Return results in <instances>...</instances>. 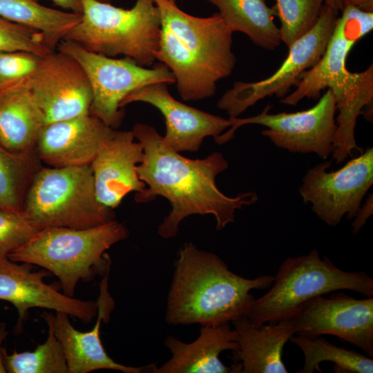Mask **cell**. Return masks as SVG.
Here are the masks:
<instances>
[{"label": "cell", "instance_id": "obj_1", "mask_svg": "<svg viewBox=\"0 0 373 373\" xmlns=\"http://www.w3.org/2000/svg\"><path fill=\"white\" fill-rule=\"evenodd\" d=\"M132 131L143 148V160L137 172L146 184L144 191L136 193L135 201L146 203L159 195L171 205L169 214L158 227V234L163 238L175 236L180 223L191 215L213 216L216 229L221 230L234 222L237 209L258 200L255 192L229 197L220 191L216 177L229 166L222 153L215 152L206 158L192 160L169 146L150 125L137 124Z\"/></svg>", "mask_w": 373, "mask_h": 373}, {"label": "cell", "instance_id": "obj_2", "mask_svg": "<svg viewBox=\"0 0 373 373\" xmlns=\"http://www.w3.org/2000/svg\"><path fill=\"white\" fill-rule=\"evenodd\" d=\"M326 50L316 65L299 77L294 91L280 102L296 105L304 98L316 100L324 89L335 98L338 115L334 140L332 160L343 162L354 151L363 152L355 140L358 116L372 104L373 65L359 73L346 68V59L354 44L373 29V12L344 6Z\"/></svg>", "mask_w": 373, "mask_h": 373}, {"label": "cell", "instance_id": "obj_3", "mask_svg": "<svg viewBox=\"0 0 373 373\" xmlns=\"http://www.w3.org/2000/svg\"><path fill=\"white\" fill-rule=\"evenodd\" d=\"M153 1L161 21L155 59L172 72L183 100L212 97L217 83L235 68L233 32L218 12L195 17L180 9L175 2Z\"/></svg>", "mask_w": 373, "mask_h": 373}, {"label": "cell", "instance_id": "obj_4", "mask_svg": "<svg viewBox=\"0 0 373 373\" xmlns=\"http://www.w3.org/2000/svg\"><path fill=\"white\" fill-rule=\"evenodd\" d=\"M274 278L242 277L215 254L185 243L175 262L166 321L173 325L201 326L233 322L245 316L255 300L250 291L270 287Z\"/></svg>", "mask_w": 373, "mask_h": 373}, {"label": "cell", "instance_id": "obj_5", "mask_svg": "<svg viewBox=\"0 0 373 373\" xmlns=\"http://www.w3.org/2000/svg\"><path fill=\"white\" fill-rule=\"evenodd\" d=\"M128 233L126 227L115 220L85 229L45 228L8 258L46 269L59 278L63 294L73 297L79 280H89L108 270L106 251Z\"/></svg>", "mask_w": 373, "mask_h": 373}, {"label": "cell", "instance_id": "obj_6", "mask_svg": "<svg viewBox=\"0 0 373 373\" xmlns=\"http://www.w3.org/2000/svg\"><path fill=\"white\" fill-rule=\"evenodd\" d=\"M269 290L254 300L245 317L256 326L287 318L306 301L338 290L373 296V279L364 271L338 268L318 251L288 257L280 265Z\"/></svg>", "mask_w": 373, "mask_h": 373}, {"label": "cell", "instance_id": "obj_7", "mask_svg": "<svg viewBox=\"0 0 373 373\" xmlns=\"http://www.w3.org/2000/svg\"><path fill=\"white\" fill-rule=\"evenodd\" d=\"M79 23L64 39L109 57L124 55L148 66L156 60L161 21L153 0H136L130 9L98 0H82Z\"/></svg>", "mask_w": 373, "mask_h": 373}, {"label": "cell", "instance_id": "obj_8", "mask_svg": "<svg viewBox=\"0 0 373 373\" xmlns=\"http://www.w3.org/2000/svg\"><path fill=\"white\" fill-rule=\"evenodd\" d=\"M23 213L39 230L85 229L115 220L97 199L90 165L40 166L28 188Z\"/></svg>", "mask_w": 373, "mask_h": 373}, {"label": "cell", "instance_id": "obj_9", "mask_svg": "<svg viewBox=\"0 0 373 373\" xmlns=\"http://www.w3.org/2000/svg\"><path fill=\"white\" fill-rule=\"evenodd\" d=\"M57 50L70 56L82 67L92 90L90 114L114 129L122 122L124 111L120 103L129 93L152 84L175 82L172 72L161 62L146 68L131 58L94 52L68 39H63Z\"/></svg>", "mask_w": 373, "mask_h": 373}, {"label": "cell", "instance_id": "obj_10", "mask_svg": "<svg viewBox=\"0 0 373 373\" xmlns=\"http://www.w3.org/2000/svg\"><path fill=\"white\" fill-rule=\"evenodd\" d=\"M270 109L271 106H267L260 113L252 117H229V129L216 137L215 141L224 144L234 137L240 126L258 124L267 127L262 135L278 148L294 153H315L322 159L332 154L337 111L334 96L329 89L307 110L273 114L269 113Z\"/></svg>", "mask_w": 373, "mask_h": 373}, {"label": "cell", "instance_id": "obj_11", "mask_svg": "<svg viewBox=\"0 0 373 373\" xmlns=\"http://www.w3.org/2000/svg\"><path fill=\"white\" fill-rule=\"evenodd\" d=\"M338 11L323 5L314 26L288 48L289 52L280 66L266 79L254 82H236L218 102L230 118L238 117L258 101L276 95L283 98L299 77L320 60L336 26Z\"/></svg>", "mask_w": 373, "mask_h": 373}, {"label": "cell", "instance_id": "obj_12", "mask_svg": "<svg viewBox=\"0 0 373 373\" xmlns=\"http://www.w3.org/2000/svg\"><path fill=\"white\" fill-rule=\"evenodd\" d=\"M331 162L308 169L299 193L321 220L335 227L345 216L354 218L373 184V149L367 148L335 171H328Z\"/></svg>", "mask_w": 373, "mask_h": 373}, {"label": "cell", "instance_id": "obj_13", "mask_svg": "<svg viewBox=\"0 0 373 373\" xmlns=\"http://www.w3.org/2000/svg\"><path fill=\"white\" fill-rule=\"evenodd\" d=\"M42 112L46 124L90 114L92 90L79 63L55 50L23 80Z\"/></svg>", "mask_w": 373, "mask_h": 373}, {"label": "cell", "instance_id": "obj_14", "mask_svg": "<svg viewBox=\"0 0 373 373\" xmlns=\"http://www.w3.org/2000/svg\"><path fill=\"white\" fill-rule=\"evenodd\" d=\"M285 320L292 324L296 334L311 338L333 335L373 357L372 297L318 296L304 303Z\"/></svg>", "mask_w": 373, "mask_h": 373}, {"label": "cell", "instance_id": "obj_15", "mask_svg": "<svg viewBox=\"0 0 373 373\" xmlns=\"http://www.w3.org/2000/svg\"><path fill=\"white\" fill-rule=\"evenodd\" d=\"M166 83H155L132 91L120 103V108L133 102H144L155 107L166 124L164 142L177 152L197 151L204 138H214L231 126L225 119L184 104L169 92Z\"/></svg>", "mask_w": 373, "mask_h": 373}, {"label": "cell", "instance_id": "obj_16", "mask_svg": "<svg viewBox=\"0 0 373 373\" xmlns=\"http://www.w3.org/2000/svg\"><path fill=\"white\" fill-rule=\"evenodd\" d=\"M31 265L17 264L8 258H0V300L10 303L18 313L16 332H19L30 308L41 307L68 314L84 323L97 315V302L68 296L46 284L44 271H32Z\"/></svg>", "mask_w": 373, "mask_h": 373}, {"label": "cell", "instance_id": "obj_17", "mask_svg": "<svg viewBox=\"0 0 373 373\" xmlns=\"http://www.w3.org/2000/svg\"><path fill=\"white\" fill-rule=\"evenodd\" d=\"M134 140L132 131H115L100 144L90 164L97 199L111 210L129 193H140L146 187L137 172L144 151Z\"/></svg>", "mask_w": 373, "mask_h": 373}, {"label": "cell", "instance_id": "obj_18", "mask_svg": "<svg viewBox=\"0 0 373 373\" xmlns=\"http://www.w3.org/2000/svg\"><path fill=\"white\" fill-rule=\"evenodd\" d=\"M115 131L90 114L47 124L39 133L35 152L50 167L89 165L100 144Z\"/></svg>", "mask_w": 373, "mask_h": 373}, {"label": "cell", "instance_id": "obj_19", "mask_svg": "<svg viewBox=\"0 0 373 373\" xmlns=\"http://www.w3.org/2000/svg\"><path fill=\"white\" fill-rule=\"evenodd\" d=\"M108 271L101 281L97 298V319L93 328L88 332L76 329L68 319V314L57 312L52 314L54 332L64 352L68 373H88L98 370H114L124 373L152 371L155 365L131 367L119 364L106 352L99 336L100 324L108 321L114 302L108 291Z\"/></svg>", "mask_w": 373, "mask_h": 373}, {"label": "cell", "instance_id": "obj_20", "mask_svg": "<svg viewBox=\"0 0 373 373\" xmlns=\"http://www.w3.org/2000/svg\"><path fill=\"white\" fill-rule=\"evenodd\" d=\"M236 332L233 350V373H287L283 361V348L296 334L287 320L256 326L247 317L232 322Z\"/></svg>", "mask_w": 373, "mask_h": 373}, {"label": "cell", "instance_id": "obj_21", "mask_svg": "<svg viewBox=\"0 0 373 373\" xmlns=\"http://www.w3.org/2000/svg\"><path fill=\"white\" fill-rule=\"evenodd\" d=\"M165 346L172 354L160 367H153L155 373H233L231 366L224 365L220 354L236 348V332L229 323L202 326L199 337L186 343L169 336Z\"/></svg>", "mask_w": 373, "mask_h": 373}, {"label": "cell", "instance_id": "obj_22", "mask_svg": "<svg viewBox=\"0 0 373 373\" xmlns=\"http://www.w3.org/2000/svg\"><path fill=\"white\" fill-rule=\"evenodd\" d=\"M44 116L21 81L0 90V145L16 153L35 152Z\"/></svg>", "mask_w": 373, "mask_h": 373}, {"label": "cell", "instance_id": "obj_23", "mask_svg": "<svg viewBox=\"0 0 373 373\" xmlns=\"http://www.w3.org/2000/svg\"><path fill=\"white\" fill-rule=\"evenodd\" d=\"M233 32L246 35L256 46L273 50L281 43L279 29L274 21L276 12L265 0H206Z\"/></svg>", "mask_w": 373, "mask_h": 373}, {"label": "cell", "instance_id": "obj_24", "mask_svg": "<svg viewBox=\"0 0 373 373\" xmlns=\"http://www.w3.org/2000/svg\"><path fill=\"white\" fill-rule=\"evenodd\" d=\"M0 17L39 31L55 51L79 23L82 14L46 7L38 0H0Z\"/></svg>", "mask_w": 373, "mask_h": 373}, {"label": "cell", "instance_id": "obj_25", "mask_svg": "<svg viewBox=\"0 0 373 373\" xmlns=\"http://www.w3.org/2000/svg\"><path fill=\"white\" fill-rule=\"evenodd\" d=\"M289 341L303 353L304 365L298 373L322 372L320 363L329 361L334 363L335 372L372 373V358L354 350L338 347L320 336L307 337L297 334Z\"/></svg>", "mask_w": 373, "mask_h": 373}, {"label": "cell", "instance_id": "obj_26", "mask_svg": "<svg viewBox=\"0 0 373 373\" xmlns=\"http://www.w3.org/2000/svg\"><path fill=\"white\" fill-rule=\"evenodd\" d=\"M35 152L16 153L0 145V209L21 212L32 176L40 167Z\"/></svg>", "mask_w": 373, "mask_h": 373}, {"label": "cell", "instance_id": "obj_27", "mask_svg": "<svg viewBox=\"0 0 373 373\" xmlns=\"http://www.w3.org/2000/svg\"><path fill=\"white\" fill-rule=\"evenodd\" d=\"M48 327L46 341L38 345L32 352H17L8 354L2 349L3 363L9 373H66L68 367L64 350L56 337L52 322V314H42Z\"/></svg>", "mask_w": 373, "mask_h": 373}, {"label": "cell", "instance_id": "obj_28", "mask_svg": "<svg viewBox=\"0 0 373 373\" xmlns=\"http://www.w3.org/2000/svg\"><path fill=\"white\" fill-rule=\"evenodd\" d=\"M274 6L279 18L281 42L288 48L308 32L317 21L324 0H276Z\"/></svg>", "mask_w": 373, "mask_h": 373}, {"label": "cell", "instance_id": "obj_29", "mask_svg": "<svg viewBox=\"0 0 373 373\" xmlns=\"http://www.w3.org/2000/svg\"><path fill=\"white\" fill-rule=\"evenodd\" d=\"M26 51L41 57L53 52L44 35L0 17V52Z\"/></svg>", "mask_w": 373, "mask_h": 373}, {"label": "cell", "instance_id": "obj_30", "mask_svg": "<svg viewBox=\"0 0 373 373\" xmlns=\"http://www.w3.org/2000/svg\"><path fill=\"white\" fill-rule=\"evenodd\" d=\"M39 231L23 211L0 209V258L26 243Z\"/></svg>", "mask_w": 373, "mask_h": 373}, {"label": "cell", "instance_id": "obj_31", "mask_svg": "<svg viewBox=\"0 0 373 373\" xmlns=\"http://www.w3.org/2000/svg\"><path fill=\"white\" fill-rule=\"evenodd\" d=\"M41 58L26 51L0 52V90L28 77L37 68Z\"/></svg>", "mask_w": 373, "mask_h": 373}, {"label": "cell", "instance_id": "obj_32", "mask_svg": "<svg viewBox=\"0 0 373 373\" xmlns=\"http://www.w3.org/2000/svg\"><path fill=\"white\" fill-rule=\"evenodd\" d=\"M372 195H371L365 200V204L362 207L361 206L352 224L353 233L356 234L365 225L368 218L372 214Z\"/></svg>", "mask_w": 373, "mask_h": 373}, {"label": "cell", "instance_id": "obj_33", "mask_svg": "<svg viewBox=\"0 0 373 373\" xmlns=\"http://www.w3.org/2000/svg\"><path fill=\"white\" fill-rule=\"evenodd\" d=\"M57 6L69 12L82 14L83 12L82 0H52Z\"/></svg>", "mask_w": 373, "mask_h": 373}, {"label": "cell", "instance_id": "obj_34", "mask_svg": "<svg viewBox=\"0 0 373 373\" xmlns=\"http://www.w3.org/2000/svg\"><path fill=\"white\" fill-rule=\"evenodd\" d=\"M344 6H352L361 10L373 12V0H343Z\"/></svg>", "mask_w": 373, "mask_h": 373}, {"label": "cell", "instance_id": "obj_35", "mask_svg": "<svg viewBox=\"0 0 373 373\" xmlns=\"http://www.w3.org/2000/svg\"><path fill=\"white\" fill-rule=\"evenodd\" d=\"M8 331L6 330V325L4 323H0V373H6V371L5 370L3 363V358H2V343L6 338Z\"/></svg>", "mask_w": 373, "mask_h": 373}, {"label": "cell", "instance_id": "obj_36", "mask_svg": "<svg viewBox=\"0 0 373 373\" xmlns=\"http://www.w3.org/2000/svg\"><path fill=\"white\" fill-rule=\"evenodd\" d=\"M324 4L338 12L343 9V0H324Z\"/></svg>", "mask_w": 373, "mask_h": 373}, {"label": "cell", "instance_id": "obj_37", "mask_svg": "<svg viewBox=\"0 0 373 373\" xmlns=\"http://www.w3.org/2000/svg\"><path fill=\"white\" fill-rule=\"evenodd\" d=\"M98 1H102V2L111 3L113 0H98Z\"/></svg>", "mask_w": 373, "mask_h": 373}, {"label": "cell", "instance_id": "obj_38", "mask_svg": "<svg viewBox=\"0 0 373 373\" xmlns=\"http://www.w3.org/2000/svg\"><path fill=\"white\" fill-rule=\"evenodd\" d=\"M171 1H173V2H176V0H169Z\"/></svg>", "mask_w": 373, "mask_h": 373}]
</instances>
